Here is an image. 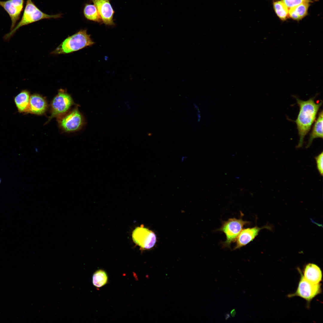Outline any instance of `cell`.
<instances>
[{
	"label": "cell",
	"mask_w": 323,
	"mask_h": 323,
	"mask_svg": "<svg viewBox=\"0 0 323 323\" xmlns=\"http://www.w3.org/2000/svg\"><path fill=\"white\" fill-rule=\"evenodd\" d=\"M242 215L238 219L230 218L227 221H223L222 226L217 229V231L223 232L226 235V240L222 242L223 247L230 248L231 243L236 241L244 226L250 224L249 221L243 220Z\"/></svg>",
	"instance_id": "4"
},
{
	"label": "cell",
	"mask_w": 323,
	"mask_h": 323,
	"mask_svg": "<svg viewBox=\"0 0 323 323\" xmlns=\"http://www.w3.org/2000/svg\"><path fill=\"white\" fill-rule=\"evenodd\" d=\"M108 276L105 271L102 270H99L96 271L93 274L92 282L93 285L96 287H100L107 282Z\"/></svg>",
	"instance_id": "18"
},
{
	"label": "cell",
	"mask_w": 323,
	"mask_h": 323,
	"mask_svg": "<svg viewBox=\"0 0 323 323\" xmlns=\"http://www.w3.org/2000/svg\"><path fill=\"white\" fill-rule=\"evenodd\" d=\"M321 291V286L319 283L315 284L309 282L301 273V278L296 291L294 293L289 295V297L298 296L309 302Z\"/></svg>",
	"instance_id": "6"
},
{
	"label": "cell",
	"mask_w": 323,
	"mask_h": 323,
	"mask_svg": "<svg viewBox=\"0 0 323 323\" xmlns=\"http://www.w3.org/2000/svg\"><path fill=\"white\" fill-rule=\"evenodd\" d=\"M96 7L103 23L107 25H113L114 11L109 0H90Z\"/></svg>",
	"instance_id": "10"
},
{
	"label": "cell",
	"mask_w": 323,
	"mask_h": 323,
	"mask_svg": "<svg viewBox=\"0 0 323 323\" xmlns=\"http://www.w3.org/2000/svg\"><path fill=\"white\" fill-rule=\"evenodd\" d=\"M288 8H290L305 2H309L306 0H282Z\"/></svg>",
	"instance_id": "21"
},
{
	"label": "cell",
	"mask_w": 323,
	"mask_h": 323,
	"mask_svg": "<svg viewBox=\"0 0 323 323\" xmlns=\"http://www.w3.org/2000/svg\"><path fill=\"white\" fill-rule=\"evenodd\" d=\"M132 237L134 243L140 247L141 250L151 249L156 241L155 233L143 225L136 228L133 231Z\"/></svg>",
	"instance_id": "5"
},
{
	"label": "cell",
	"mask_w": 323,
	"mask_h": 323,
	"mask_svg": "<svg viewBox=\"0 0 323 323\" xmlns=\"http://www.w3.org/2000/svg\"><path fill=\"white\" fill-rule=\"evenodd\" d=\"M30 98L29 92L26 90L22 91L15 97V102L19 112H28Z\"/></svg>",
	"instance_id": "15"
},
{
	"label": "cell",
	"mask_w": 323,
	"mask_h": 323,
	"mask_svg": "<svg viewBox=\"0 0 323 323\" xmlns=\"http://www.w3.org/2000/svg\"><path fill=\"white\" fill-rule=\"evenodd\" d=\"M1 179H0V184L1 183Z\"/></svg>",
	"instance_id": "25"
},
{
	"label": "cell",
	"mask_w": 323,
	"mask_h": 323,
	"mask_svg": "<svg viewBox=\"0 0 323 323\" xmlns=\"http://www.w3.org/2000/svg\"><path fill=\"white\" fill-rule=\"evenodd\" d=\"M299 107V111L295 121L299 137L297 148L302 147L305 135L309 131L315 121L322 102L316 103L313 97L307 100H302L295 97Z\"/></svg>",
	"instance_id": "1"
},
{
	"label": "cell",
	"mask_w": 323,
	"mask_h": 323,
	"mask_svg": "<svg viewBox=\"0 0 323 323\" xmlns=\"http://www.w3.org/2000/svg\"><path fill=\"white\" fill-rule=\"evenodd\" d=\"M230 317V315L229 313H227L226 314L225 316V319L226 320H227Z\"/></svg>",
	"instance_id": "23"
},
{
	"label": "cell",
	"mask_w": 323,
	"mask_h": 323,
	"mask_svg": "<svg viewBox=\"0 0 323 323\" xmlns=\"http://www.w3.org/2000/svg\"><path fill=\"white\" fill-rule=\"evenodd\" d=\"M266 228H268V226H265L260 228L255 226L251 228L243 229L236 239V244L233 250L246 246L255 239L261 229Z\"/></svg>",
	"instance_id": "11"
},
{
	"label": "cell",
	"mask_w": 323,
	"mask_h": 323,
	"mask_svg": "<svg viewBox=\"0 0 323 323\" xmlns=\"http://www.w3.org/2000/svg\"><path fill=\"white\" fill-rule=\"evenodd\" d=\"M92 41L86 30H81L68 37L53 52L55 54L70 53L93 45Z\"/></svg>",
	"instance_id": "3"
},
{
	"label": "cell",
	"mask_w": 323,
	"mask_h": 323,
	"mask_svg": "<svg viewBox=\"0 0 323 323\" xmlns=\"http://www.w3.org/2000/svg\"><path fill=\"white\" fill-rule=\"evenodd\" d=\"M70 96L63 90L59 91L52 103V113L50 119L66 112L72 105Z\"/></svg>",
	"instance_id": "7"
},
{
	"label": "cell",
	"mask_w": 323,
	"mask_h": 323,
	"mask_svg": "<svg viewBox=\"0 0 323 323\" xmlns=\"http://www.w3.org/2000/svg\"><path fill=\"white\" fill-rule=\"evenodd\" d=\"M303 276L309 282L313 284H318L322 279V272L316 265L309 263L305 266Z\"/></svg>",
	"instance_id": "12"
},
{
	"label": "cell",
	"mask_w": 323,
	"mask_h": 323,
	"mask_svg": "<svg viewBox=\"0 0 323 323\" xmlns=\"http://www.w3.org/2000/svg\"><path fill=\"white\" fill-rule=\"evenodd\" d=\"M309 2H305L290 8L289 16L292 19L299 20L307 14L309 7Z\"/></svg>",
	"instance_id": "16"
},
{
	"label": "cell",
	"mask_w": 323,
	"mask_h": 323,
	"mask_svg": "<svg viewBox=\"0 0 323 323\" xmlns=\"http://www.w3.org/2000/svg\"><path fill=\"white\" fill-rule=\"evenodd\" d=\"M275 12L279 18L282 20H286L289 16V10L282 1L274 2L273 4Z\"/></svg>",
	"instance_id": "19"
},
{
	"label": "cell",
	"mask_w": 323,
	"mask_h": 323,
	"mask_svg": "<svg viewBox=\"0 0 323 323\" xmlns=\"http://www.w3.org/2000/svg\"><path fill=\"white\" fill-rule=\"evenodd\" d=\"M83 13L88 20L98 22H101V18L95 5L86 4L83 9Z\"/></svg>",
	"instance_id": "17"
},
{
	"label": "cell",
	"mask_w": 323,
	"mask_h": 323,
	"mask_svg": "<svg viewBox=\"0 0 323 323\" xmlns=\"http://www.w3.org/2000/svg\"><path fill=\"white\" fill-rule=\"evenodd\" d=\"M231 316L232 317H234L236 314V312L235 309L232 310L231 312Z\"/></svg>",
	"instance_id": "22"
},
{
	"label": "cell",
	"mask_w": 323,
	"mask_h": 323,
	"mask_svg": "<svg viewBox=\"0 0 323 323\" xmlns=\"http://www.w3.org/2000/svg\"><path fill=\"white\" fill-rule=\"evenodd\" d=\"M323 111H321L314 124L311 132L307 148L311 145L313 139L317 138H323Z\"/></svg>",
	"instance_id": "14"
},
{
	"label": "cell",
	"mask_w": 323,
	"mask_h": 323,
	"mask_svg": "<svg viewBox=\"0 0 323 323\" xmlns=\"http://www.w3.org/2000/svg\"><path fill=\"white\" fill-rule=\"evenodd\" d=\"M62 128L67 132L73 131L79 129L82 126L83 117L77 109H76L62 118L59 122Z\"/></svg>",
	"instance_id": "9"
},
{
	"label": "cell",
	"mask_w": 323,
	"mask_h": 323,
	"mask_svg": "<svg viewBox=\"0 0 323 323\" xmlns=\"http://www.w3.org/2000/svg\"><path fill=\"white\" fill-rule=\"evenodd\" d=\"M24 0H0V6L7 13L10 18L11 25L10 30L16 26L19 19L24 6Z\"/></svg>",
	"instance_id": "8"
},
{
	"label": "cell",
	"mask_w": 323,
	"mask_h": 323,
	"mask_svg": "<svg viewBox=\"0 0 323 323\" xmlns=\"http://www.w3.org/2000/svg\"><path fill=\"white\" fill-rule=\"evenodd\" d=\"M47 107L45 100L40 95L35 94L30 97L28 112L41 115L45 112Z\"/></svg>",
	"instance_id": "13"
},
{
	"label": "cell",
	"mask_w": 323,
	"mask_h": 323,
	"mask_svg": "<svg viewBox=\"0 0 323 323\" xmlns=\"http://www.w3.org/2000/svg\"><path fill=\"white\" fill-rule=\"evenodd\" d=\"M307 0V1H309L310 0Z\"/></svg>",
	"instance_id": "24"
},
{
	"label": "cell",
	"mask_w": 323,
	"mask_h": 323,
	"mask_svg": "<svg viewBox=\"0 0 323 323\" xmlns=\"http://www.w3.org/2000/svg\"><path fill=\"white\" fill-rule=\"evenodd\" d=\"M317 164V169L321 175H322L323 173V152L320 153L315 158Z\"/></svg>",
	"instance_id": "20"
},
{
	"label": "cell",
	"mask_w": 323,
	"mask_h": 323,
	"mask_svg": "<svg viewBox=\"0 0 323 323\" xmlns=\"http://www.w3.org/2000/svg\"><path fill=\"white\" fill-rule=\"evenodd\" d=\"M62 15L58 14L50 15L39 9L32 0H27L21 19L10 31L6 34L3 38L9 40L16 31L21 27L44 19H57L61 17Z\"/></svg>",
	"instance_id": "2"
}]
</instances>
